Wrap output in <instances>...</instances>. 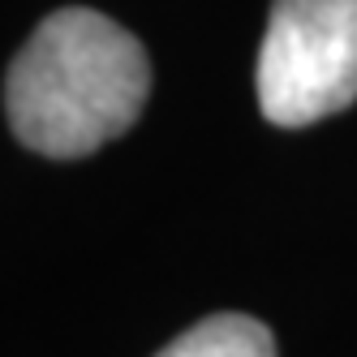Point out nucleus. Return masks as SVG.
<instances>
[{
  "label": "nucleus",
  "instance_id": "obj_2",
  "mask_svg": "<svg viewBox=\"0 0 357 357\" xmlns=\"http://www.w3.org/2000/svg\"><path fill=\"white\" fill-rule=\"evenodd\" d=\"M254 91L284 130L344 112L357 99V0H271Z\"/></svg>",
  "mask_w": 357,
  "mask_h": 357
},
{
  "label": "nucleus",
  "instance_id": "obj_3",
  "mask_svg": "<svg viewBox=\"0 0 357 357\" xmlns=\"http://www.w3.org/2000/svg\"><path fill=\"white\" fill-rule=\"evenodd\" d=\"M155 357H275V336L250 314H211Z\"/></svg>",
  "mask_w": 357,
  "mask_h": 357
},
{
  "label": "nucleus",
  "instance_id": "obj_1",
  "mask_svg": "<svg viewBox=\"0 0 357 357\" xmlns=\"http://www.w3.org/2000/svg\"><path fill=\"white\" fill-rule=\"evenodd\" d=\"M146 95V47L82 5L43 17L5 73L13 138L52 160H78L121 138L142 116Z\"/></svg>",
  "mask_w": 357,
  "mask_h": 357
}]
</instances>
